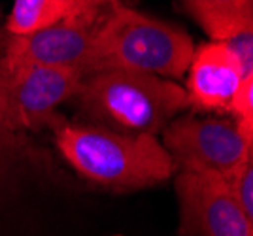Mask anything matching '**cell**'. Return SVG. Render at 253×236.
<instances>
[{"label": "cell", "instance_id": "3957f363", "mask_svg": "<svg viewBox=\"0 0 253 236\" xmlns=\"http://www.w3.org/2000/svg\"><path fill=\"white\" fill-rule=\"evenodd\" d=\"M76 100L87 125L153 136L189 108L185 89L176 81L125 70H106L85 78Z\"/></svg>", "mask_w": 253, "mask_h": 236}, {"label": "cell", "instance_id": "7c38bea8", "mask_svg": "<svg viewBox=\"0 0 253 236\" xmlns=\"http://www.w3.org/2000/svg\"><path fill=\"white\" fill-rule=\"evenodd\" d=\"M229 116L236 119L248 138H253V76L242 81L238 93L232 98Z\"/></svg>", "mask_w": 253, "mask_h": 236}, {"label": "cell", "instance_id": "5bb4252c", "mask_svg": "<svg viewBox=\"0 0 253 236\" xmlns=\"http://www.w3.org/2000/svg\"><path fill=\"white\" fill-rule=\"evenodd\" d=\"M225 43L231 47L232 53L236 55V59L240 61L244 72L253 76V29L236 34L234 38L227 40Z\"/></svg>", "mask_w": 253, "mask_h": 236}, {"label": "cell", "instance_id": "5b68a950", "mask_svg": "<svg viewBox=\"0 0 253 236\" xmlns=\"http://www.w3.org/2000/svg\"><path fill=\"white\" fill-rule=\"evenodd\" d=\"M13 130L55 127L61 118L57 108L76 98L85 76L76 68L29 66L19 70H0Z\"/></svg>", "mask_w": 253, "mask_h": 236}, {"label": "cell", "instance_id": "e0dca14e", "mask_svg": "<svg viewBox=\"0 0 253 236\" xmlns=\"http://www.w3.org/2000/svg\"><path fill=\"white\" fill-rule=\"evenodd\" d=\"M0 17H2V10H0ZM0 42H2V29H0ZM0 47H2V43H0Z\"/></svg>", "mask_w": 253, "mask_h": 236}, {"label": "cell", "instance_id": "277c9868", "mask_svg": "<svg viewBox=\"0 0 253 236\" xmlns=\"http://www.w3.org/2000/svg\"><path fill=\"white\" fill-rule=\"evenodd\" d=\"M163 148L169 151L176 170L210 172L227 176L253 153L248 138L234 118H174L163 130Z\"/></svg>", "mask_w": 253, "mask_h": 236}, {"label": "cell", "instance_id": "ba28073f", "mask_svg": "<svg viewBox=\"0 0 253 236\" xmlns=\"http://www.w3.org/2000/svg\"><path fill=\"white\" fill-rule=\"evenodd\" d=\"M185 74L189 106L202 112L227 114L242 81L250 78L227 43L211 40L195 47Z\"/></svg>", "mask_w": 253, "mask_h": 236}, {"label": "cell", "instance_id": "9c48e42d", "mask_svg": "<svg viewBox=\"0 0 253 236\" xmlns=\"http://www.w3.org/2000/svg\"><path fill=\"white\" fill-rule=\"evenodd\" d=\"M211 42H227L253 29V0H181Z\"/></svg>", "mask_w": 253, "mask_h": 236}, {"label": "cell", "instance_id": "4fadbf2b", "mask_svg": "<svg viewBox=\"0 0 253 236\" xmlns=\"http://www.w3.org/2000/svg\"><path fill=\"white\" fill-rule=\"evenodd\" d=\"M63 19H98L116 0H55Z\"/></svg>", "mask_w": 253, "mask_h": 236}, {"label": "cell", "instance_id": "6da1fadb", "mask_svg": "<svg viewBox=\"0 0 253 236\" xmlns=\"http://www.w3.org/2000/svg\"><path fill=\"white\" fill-rule=\"evenodd\" d=\"M55 146L89 182L116 189H144L176 172L169 151L153 134H123L87 123L55 127Z\"/></svg>", "mask_w": 253, "mask_h": 236}, {"label": "cell", "instance_id": "7a4b0ae2", "mask_svg": "<svg viewBox=\"0 0 253 236\" xmlns=\"http://www.w3.org/2000/svg\"><path fill=\"white\" fill-rule=\"evenodd\" d=\"M193 51L195 43L183 29L116 2L96 31L85 76L125 70L179 79L189 68Z\"/></svg>", "mask_w": 253, "mask_h": 236}, {"label": "cell", "instance_id": "30bf717a", "mask_svg": "<svg viewBox=\"0 0 253 236\" xmlns=\"http://www.w3.org/2000/svg\"><path fill=\"white\" fill-rule=\"evenodd\" d=\"M61 19L63 13L55 0H15L4 31L11 36H23L51 27Z\"/></svg>", "mask_w": 253, "mask_h": 236}, {"label": "cell", "instance_id": "8fae6325", "mask_svg": "<svg viewBox=\"0 0 253 236\" xmlns=\"http://www.w3.org/2000/svg\"><path fill=\"white\" fill-rule=\"evenodd\" d=\"M225 182L240 210L253 221V153L225 176Z\"/></svg>", "mask_w": 253, "mask_h": 236}, {"label": "cell", "instance_id": "2e32d148", "mask_svg": "<svg viewBox=\"0 0 253 236\" xmlns=\"http://www.w3.org/2000/svg\"><path fill=\"white\" fill-rule=\"evenodd\" d=\"M11 134H0V151H2V148H4V142L10 138Z\"/></svg>", "mask_w": 253, "mask_h": 236}, {"label": "cell", "instance_id": "ac0fdd59", "mask_svg": "<svg viewBox=\"0 0 253 236\" xmlns=\"http://www.w3.org/2000/svg\"><path fill=\"white\" fill-rule=\"evenodd\" d=\"M116 2H119V0H116Z\"/></svg>", "mask_w": 253, "mask_h": 236}, {"label": "cell", "instance_id": "9a60e30c", "mask_svg": "<svg viewBox=\"0 0 253 236\" xmlns=\"http://www.w3.org/2000/svg\"><path fill=\"white\" fill-rule=\"evenodd\" d=\"M13 125H11L10 108H8V100H6V93L0 81V134H13Z\"/></svg>", "mask_w": 253, "mask_h": 236}, {"label": "cell", "instance_id": "8992f818", "mask_svg": "<svg viewBox=\"0 0 253 236\" xmlns=\"http://www.w3.org/2000/svg\"><path fill=\"white\" fill-rule=\"evenodd\" d=\"M102 17L61 19L36 33L23 36L8 34V40H4L0 47V70L11 72L29 66H55L76 68L85 76V66Z\"/></svg>", "mask_w": 253, "mask_h": 236}, {"label": "cell", "instance_id": "52a82bcc", "mask_svg": "<svg viewBox=\"0 0 253 236\" xmlns=\"http://www.w3.org/2000/svg\"><path fill=\"white\" fill-rule=\"evenodd\" d=\"M176 195L183 236H253V221L232 198L223 176L179 172Z\"/></svg>", "mask_w": 253, "mask_h": 236}]
</instances>
